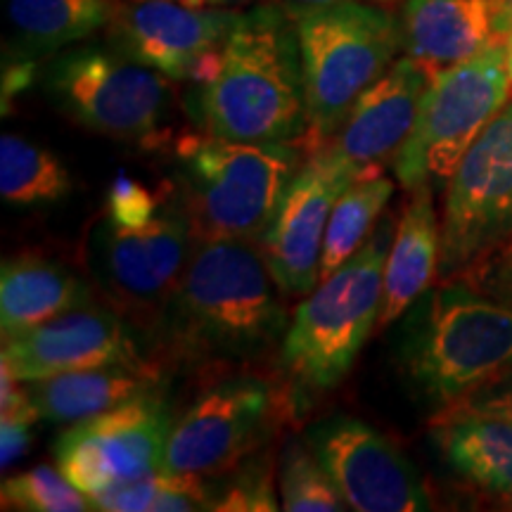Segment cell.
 Segmentation results:
<instances>
[{
    "label": "cell",
    "instance_id": "11",
    "mask_svg": "<svg viewBox=\"0 0 512 512\" xmlns=\"http://www.w3.org/2000/svg\"><path fill=\"white\" fill-rule=\"evenodd\" d=\"M192 240L183 190H171L155 219L140 228H119L105 216L91 238L95 280L124 316L157 323L188 264Z\"/></svg>",
    "mask_w": 512,
    "mask_h": 512
},
{
    "label": "cell",
    "instance_id": "38",
    "mask_svg": "<svg viewBox=\"0 0 512 512\" xmlns=\"http://www.w3.org/2000/svg\"><path fill=\"white\" fill-rule=\"evenodd\" d=\"M505 67H508V76L512 81V38L510 41H505Z\"/></svg>",
    "mask_w": 512,
    "mask_h": 512
},
{
    "label": "cell",
    "instance_id": "25",
    "mask_svg": "<svg viewBox=\"0 0 512 512\" xmlns=\"http://www.w3.org/2000/svg\"><path fill=\"white\" fill-rule=\"evenodd\" d=\"M394 195V181L384 169H368L339 195L325 230L320 280L337 271L363 247L380 221L384 207Z\"/></svg>",
    "mask_w": 512,
    "mask_h": 512
},
{
    "label": "cell",
    "instance_id": "15",
    "mask_svg": "<svg viewBox=\"0 0 512 512\" xmlns=\"http://www.w3.org/2000/svg\"><path fill=\"white\" fill-rule=\"evenodd\" d=\"M238 17L183 0H124L110 22V46L171 81H190L204 57L226 46Z\"/></svg>",
    "mask_w": 512,
    "mask_h": 512
},
{
    "label": "cell",
    "instance_id": "16",
    "mask_svg": "<svg viewBox=\"0 0 512 512\" xmlns=\"http://www.w3.org/2000/svg\"><path fill=\"white\" fill-rule=\"evenodd\" d=\"M147 358L128 330L126 320L110 309L81 306L38 328L3 339L0 363L22 382L74 370L143 363Z\"/></svg>",
    "mask_w": 512,
    "mask_h": 512
},
{
    "label": "cell",
    "instance_id": "33",
    "mask_svg": "<svg viewBox=\"0 0 512 512\" xmlns=\"http://www.w3.org/2000/svg\"><path fill=\"white\" fill-rule=\"evenodd\" d=\"M36 72H38V62H31V60L5 62V69H3V105H8L10 100H15L22 91H27V88L36 79Z\"/></svg>",
    "mask_w": 512,
    "mask_h": 512
},
{
    "label": "cell",
    "instance_id": "31",
    "mask_svg": "<svg viewBox=\"0 0 512 512\" xmlns=\"http://www.w3.org/2000/svg\"><path fill=\"white\" fill-rule=\"evenodd\" d=\"M458 278L467 280L475 290L489 294V297L512 304V235L484 256H479L475 264L467 266Z\"/></svg>",
    "mask_w": 512,
    "mask_h": 512
},
{
    "label": "cell",
    "instance_id": "13",
    "mask_svg": "<svg viewBox=\"0 0 512 512\" xmlns=\"http://www.w3.org/2000/svg\"><path fill=\"white\" fill-rule=\"evenodd\" d=\"M339 494L356 512H418L432 508L425 479L411 458L368 422L337 413L304 432Z\"/></svg>",
    "mask_w": 512,
    "mask_h": 512
},
{
    "label": "cell",
    "instance_id": "27",
    "mask_svg": "<svg viewBox=\"0 0 512 512\" xmlns=\"http://www.w3.org/2000/svg\"><path fill=\"white\" fill-rule=\"evenodd\" d=\"M278 494L287 512H342L349 510L335 479L320 463L309 441L294 437L278 460Z\"/></svg>",
    "mask_w": 512,
    "mask_h": 512
},
{
    "label": "cell",
    "instance_id": "30",
    "mask_svg": "<svg viewBox=\"0 0 512 512\" xmlns=\"http://www.w3.org/2000/svg\"><path fill=\"white\" fill-rule=\"evenodd\" d=\"M171 190L174 188L169 183H164V188L159 190H150L138 178L119 171L107 192L105 216L119 228H140L155 219Z\"/></svg>",
    "mask_w": 512,
    "mask_h": 512
},
{
    "label": "cell",
    "instance_id": "10",
    "mask_svg": "<svg viewBox=\"0 0 512 512\" xmlns=\"http://www.w3.org/2000/svg\"><path fill=\"white\" fill-rule=\"evenodd\" d=\"M512 235V98L479 133L451 181L441 209L439 278L463 275Z\"/></svg>",
    "mask_w": 512,
    "mask_h": 512
},
{
    "label": "cell",
    "instance_id": "3",
    "mask_svg": "<svg viewBox=\"0 0 512 512\" xmlns=\"http://www.w3.org/2000/svg\"><path fill=\"white\" fill-rule=\"evenodd\" d=\"M396 366L434 411L467 399L512 370V304L444 280L403 313Z\"/></svg>",
    "mask_w": 512,
    "mask_h": 512
},
{
    "label": "cell",
    "instance_id": "7",
    "mask_svg": "<svg viewBox=\"0 0 512 512\" xmlns=\"http://www.w3.org/2000/svg\"><path fill=\"white\" fill-rule=\"evenodd\" d=\"M38 81L50 105L88 131L145 147L169 138L171 79L114 46L64 48Z\"/></svg>",
    "mask_w": 512,
    "mask_h": 512
},
{
    "label": "cell",
    "instance_id": "29",
    "mask_svg": "<svg viewBox=\"0 0 512 512\" xmlns=\"http://www.w3.org/2000/svg\"><path fill=\"white\" fill-rule=\"evenodd\" d=\"M223 482L211 484V510L221 512H273L283 510L275 494V465L271 456H249L233 470L219 475Z\"/></svg>",
    "mask_w": 512,
    "mask_h": 512
},
{
    "label": "cell",
    "instance_id": "12",
    "mask_svg": "<svg viewBox=\"0 0 512 512\" xmlns=\"http://www.w3.org/2000/svg\"><path fill=\"white\" fill-rule=\"evenodd\" d=\"M174 413L162 389L67 425L55 441V460L81 494L98 498L114 486L159 472Z\"/></svg>",
    "mask_w": 512,
    "mask_h": 512
},
{
    "label": "cell",
    "instance_id": "8",
    "mask_svg": "<svg viewBox=\"0 0 512 512\" xmlns=\"http://www.w3.org/2000/svg\"><path fill=\"white\" fill-rule=\"evenodd\" d=\"M510 98L512 81L501 41L470 60L434 72L422 93L411 136L392 162L401 188H446L460 159Z\"/></svg>",
    "mask_w": 512,
    "mask_h": 512
},
{
    "label": "cell",
    "instance_id": "37",
    "mask_svg": "<svg viewBox=\"0 0 512 512\" xmlns=\"http://www.w3.org/2000/svg\"><path fill=\"white\" fill-rule=\"evenodd\" d=\"M188 5H197V8H214V5H223L230 3V0H183Z\"/></svg>",
    "mask_w": 512,
    "mask_h": 512
},
{
    "label": "cell",
    "instance_id": "23",
    "mask_svg": "<svg viewBox=\"0 0 512 512\" xmlns=\"http://www.w3.org/2000/svg\"><path fill=\"white\" fill-rule=\"evenodd\" d=\"M117 0H5L10 60L38 62L110 27Z\"/></svg>",
    "mask_w": 512,
    "mask_h": 512
},
{
    "label": "cell",
    "instance_id": "22",
    "mask_svg": "<svg viewBox=\"0 0 512 512\" xmlns=\"http://www.w3.org/2000/svg\"><path fill=\"white\" fill-rule=\"evenodd\" d=\"M441 219L434 207V190L420 188L396 223L392 247L384 264L382 309L377 328H389L430 290L439 275Z\"/></svg>",
    "mask_w": 512,
    "mask_h": 512
},
{
    "label": "cell",
    "instance_id": "1",
    "mask_svg": "<svg viewBox=\"0 0 512 512\" xmlns=\"http://www.w3.org/2000/svg\"><path fill=\"white\" fill-rule=\"evenodd\" d=\"M285 297L256 242L195 233L155 323L159 349L174 366L256 361L290 328Z\"/></svg>",
    "mask_w": 512,
    "mask_h": 512
},
{
    "label": "cell",
    "instance_id": "34",
    "mask_svg": "<svg viewBox=\"0 0 512 512\" xmlns=\"http://www.w3.org/2000/svg\"><path fill=\"white\" fill-rule=\"evenodd\" d=\"M467 401L482 403V406H494L503 408V411H512V370L498 377L496 382L486 384V387L479 389L472 396H467Z\"/></svg>",
    "mask_w": 512,
    "mask_h": 512
},
{
    "label": "cell",
    "instance_id": "36",
    "mask_svg": "<svg viewBox=\"0 0 512 512\" xmlns=\"http://www.w3.org/2000/svg\"><path fill=\"white\" fill-rule=\"evenodd\" d=\"M290 12L320 8V5H332V3H349V0H280ZM368 3H380V0H368Z\"/></svg>",
    "mask_w": 512,
    "mask_h": 512
},
{
    "label": "cell",
    "instance_id": "2",
    "mask_svg": "<svg viewBox=\"0 0 512 512\" xmlns=\"http://www.w3.org/2000/svg\"><path fill=\"white\" fill-rule=\"evenodd\" d=\"M211 136L240 143H297L311 133L297 24L285 5L240 12L216 79L202 86Z\"/></svg>",
    "mask_w": 512,
    "mask_h": 512
},
{
    "label": "cell",
    "instance_id": "14",
    "mask_svg": "<svg viewBox=\"0 0 512 512\" xmlns=\"http://www.w3.org/2000/svg\"><path fill=\"white\" fill-rule=\"evenodd\" d=\"M358 174L363 171L323 143L287 185L271 226L259 242L273 278L287 297H306L320 285V259L330 214Z\"/></svg>",
    "mask_w": 512,
    "mask_h": 512
},
{
    "label": "cell",
    "instance_id": "21",
    "mask_svg": "<svg viewBox=\"0 0 512 512\" xmlns=\"http://www.w3.org/2000/svg\"><path fill=\"white\" fill-rule=\"evenodd\" d=\"M93 304L88 283L62 261L24 252L3 261L0 271V330L17 337L62 313Z\"/></svg>",
    "mask_w": 512,
    "mask_h": 512
},
{
    "label": "cell",
    "instance_id": "5",
    "mask_svg": "<svg viewBox=\"0 0 512 512\" xmlns=\"http://www.w3.org/2000/svg\"><path fill=\"white\" fill-rule=\"evenodd\" d=\"M183 197L197 235L261 242L302 166L297 143H240L188 133L176 143Z\"/></svg>",
    "mask_w": 512,
    "mask_h": 512
},
{
    "label": "cell",
    "instance_id": "26",
    "mask_svg": "<svg viewBox=\"0 0 512 512\" xmlns=\"http://www.w3.org/2000/svg\"><path fill=\"white\" fill-rule=\"evenodd\" d=\"M93 508L107 512L211 510V484H207V477L171 475L159 470L105 491L93 498Z\"/></svg>",
    "mask_w": 512,
    "mask_h": 512
},
{
    "label": "cell",
    "instance_id": "24",
    "mask_svg": "<svg viewBox=\"0 0 512 512\" xmlns=\"http://www.w3.org/2000/svg\"><path fill=\"white\" fill-rule=\"evenodd\" d=\"M74 181L48 147L15 133L0 138V197L10 207H48L72 195Z\"/></svg>",
    "mask_w": 512,
    "mask_h": 512
},
{
    "label": "cell",
    "instance_id": "17",
    "mask_svg": "<svg viewBox=\"0 0 512 512\" xmlns=\"http://www.w3.org/2000/svg\"><path fill=\"white\" fill-rule=\"evenodd\" d=\"M430 69L403 55L363 91L330 138V147L358 171L384 169L411 136Z\"/></svg>",
    "mask_w": 512,
    "mask_h": 512
},
{
    "label": "cell",
    "instance_id": "18",
    "mask_svg": "<svg viewBox=\"0 0 512 512\" xmlns=\"http://www.w3.org/2000/svg\"><path fill=\"white\" fill-rule=\"evenodd\" d=\"M430 439L460 479L512 498V411L463 399L437 411Z\"/></svg>",
    "mask_w": 512,
    "mask_h": 512
},
{
    "label": "cell",
    "instance_id": "19",
    "mask_svg": "<svg viewBox=\"0 0 512 512\" xmlns=\"http://www.w3.org/2000/svg\"><path fill=\"white\" fill-rule=\"evenodd\" d=\"M401 50L430 74L482 53L494 38L491 0H403Z\"/></svg>",
    "mask_w": 512,
    "mask_h": 512
},
{
    "label": "cell",
    "instance_id": "35",
    "mask_svg": "<svg viewBox=\"0 0 512 512\" xmlns=\"http://www.w3.org/2000/svg\"><path fill=\"white\" fill-rule=\"evenodd\" d=\"M491 15H494V38L510 41L512 38V0H491Z\"/></svg>",
    "mask_w": 512,
    "mask_h": 512
},
{
    "label": "cell",
    "instance_id": "9",
    "mask_svg": "<svg viewBox=\"0 0 512 512\" xmlns=\"http://www.w3.org/2000/svg\"><path fill=\"white\" fill-rule=\"evenodd\" d=\"M297 420L285 384L259 375L211 382L171 425L164 472L214 479L254 456L280 425Z\"/></svg>",
    "mask_w": 512,
    "mask_h": 512
},
{
    "label": "cell",
    "instance_id": "4",
    "mask_svg": "<svg viewBox=\"0 0 512 512\" xmlns=\"http://www.w3.org/2000/svg\"><path fill=\"white\" fill-rule=\"evenodd\" d=\"M394 230L392 219L380 221L363 247L320 280L294 309L278 347V377L290 394L297 420L349 375L370 332L377 328L384 264Z\"/></svg>",
    "mask_w": 512,
    "mask_h": 512
},
{
    "label": "cell",
    "instance_id": "20",
    "mask_svg": "<svg viewBox=\"0 0 512 512\" xmlns=\"http://www.w3.org/2000/svg\"><path fill=\"white\" fill-rule=\"evenodd\" d=\"M162 366L152 361L74 370L27 382L41 420L53 425H74L93 415L162 389Z\"/></svg>",
    "mask_w": 512,
    "mask_h": 512
},
{
    "label": "cell",
    "instance_id": "32",
    "mask_svg": "<svg viewBox=\"0 0 512 512\" xmlns=\"http://www.w3.org/2000/svg\"><path fill=\"white\" fill-rule=\"evenodd\" d=\"M36 420H41L38 413L0 415V465L5 470L27 453Z\"/></svg>",
    "mask_w": 512,
    "mask_h": 512
},
{
    "label": "cell",
    "instance_id": "28",
    "mask_svg": "<svg viewBox=\"0 0 512 512\" xmlns=\"http://www.w3.org/2000/svg\"><path fill=\"white\" fill-rule=\"evenodd\" d=\"M3 508L24 512H83L95 510L91 498L81 494L76 486L62 475L60 467L38 465L34 470L3 482Z\"/></svg>",
    "mask_w": 512,
    "mask_h": 512
},
{
    "label": "cell",
    "instance_id": "6",
    "mask_svg": "<svg viewBox=\"0 0 512 512\" xmlns=\"http://www.w3.org/2000/svg\"><path fill=\"white\" fill-rule=\"evenodd\" d=\"M306 83L311 136L325 143L339 131L366 88L401 50L399 17L368 0L292 12Z\"/></svg>",
    "mask_w": 512,
    "mask_h": 512
}]
</instances>
